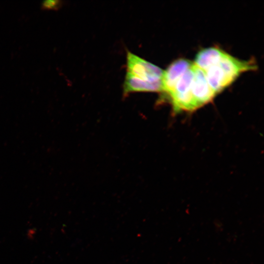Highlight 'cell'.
I'll use <instances>...</instances> for the list:
<instances>
[{
	"instance_id": "6da1fadb",
	"label": "cell",
	"mask_w": 264,
	"mask_h": 264,
	"mask_svg": "<svg viewBox=\"0 0 264 264\" xmlns=\"http://www.w3.org/2000/svg\"><path fill=\"white\" fill-rule=\"evenodd\" d=\"M256 67L253 60H240L214 47L201 70L211 88L217 94L229 86L241 73L255 70Z\"/></svg>"
},
{
	"instance_id": "7a4b0ae2",
	"label": "cell",
	"mask_w": 264,
	"mask_h": 264,
	"mask_svg": "<svg viewBox=\"0 0 264 264\" xmlns=\"http://www.w3.org/2000/svg\"><path fill=\"white\" fill-rule=\"evenodd\" d=\"M127 73L142 81L162 83L163 71L158 66L128 51Z\"/></svg>"
},
{
	"instance_id": "3957f363",
	"label": "cell",
	"mask_w": 264,
	"mask_h": 264,
	"mask_svg": "<svg viewBox=\"0 0 264 264\" xmlns=\"http://www.w3.org/2000/svg\"><path fill=\"white\" fill-rule=\"evenodd\" d=\"M162 91V83H153L137 79L126 73L123 84V93L136 92Z\"/></svg>"
},
{
	"instance_id": "277c9868",
	"label": "cell",
	"mask_w": 264,
	"mask_h": 264,
	"mask_svg": "<svg viewBox=\"0 0 264 264\" xmlns=\"http://www.w3.org/2000/svg\"><path fill=\"white\" fill-rule=\"evenodd\" d=\"M62 1L58 0H46L41 3V8L43 10H56L61 8Z\"/></svg>"
}]
</instances>
